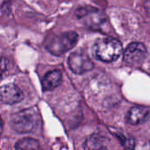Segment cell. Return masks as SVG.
Masks as SVG:
<instances>
[{
  "mask_svg": "<svg viewBox=\"0 0 150 150\" xmlns=\"http://www.w3.org/2000/svg\"><path fill=\"white\" fill-rule=\"evenodd\" d=\"M75 14L77 18L83 19L86 25H92L93 27L96 25H100L104 19V16L102 15V12L98 9L89 5L77 8Z\"/></svg>",
  "mask_w": 150,
  "mask_h": 150,
  "instance_id": "6",
  "label": "cell"
},
{
  "mask_svg": "<svg viewBox=\"0 0 150 150\" xmlns=\"http://www.w3.org/2000/svg\"><path fill=\"white\" fill-rule=\"evenodd\" d=\"M62 74L61 70L54 69L47 72L44 76L41 81L43 91H48L57 88L62 83Z\"/></svg>",
  "mask_w": 150,
  "mask_h": 150,
  "instance_id": "9",
  "label": "cell"
},
{
  "mask_svg": "<svg viewBox=\"0 0 150 150\" xmlns=\"http://www.w3.org/2000/svg\"><path fill=\"white\" fill-rule=\"evenodd\" d=\"M16 149H40V143L37 140L33 138H24L18 141L15 145Z\"/></svg>",
  "mask_w": 150,
  "mask_h": 150,
  "instance_id": "11",
  "label": "cell"
},
{
  "mask_svg": "<svg viewBox=\"0 0 150 150\" xmlns=\"http://www.w3.org/2000/svg\"><path fill=\"white\" fill-rule=\"evenodd\" d=\"M122 51V44L118 40L111 37L97 40L92 47L94 57L105 62H114L121 55Z\"/></svg>",
  "mask_w": 150,
  "mask_h": 150,
  "instance_id": "1",
  "label": "cell"
},
{
  "mask_svg": "<svg viewBox=\"0 0 150 150\" xmlns=\"http://www.w3.org/2000/svg\"><path fill=\"white\" fill-rule=\"evenodd\" d=\"M7 66H8L7 59L6 58H1L0 59V80L2 79L4 73L7 69Z\"/></svg>",
  "mask_w": 150,
  "mask_h": 150,
  "instance_id": "13",
  "label": "cell"
},
{
  "mask_svg": "<svg viewBox=\"0 0 150 150\" xmlns=\"http://www.w3.org/2000/svg\"><path fill=\"white\" fill-rule=\"evenodd\" d=\"M69 69L76 74L87 73L94 69V62L87 54L82 51H76L69 54L68 59Z\"/></svg>",
  "mask_w": 150,
  "mask_h": 150,
  "instance_id": "4",
  "label": "cell"
},
{
  "mask_svg": "<svg viewBox=\"0 0 150 150\" xmlns=\"http://www.w3.org/2000/svg\"><path fill=\"white\" fill-rule=\"evenodd\" d=\"M3 127H4V122H3L2 119L0 118V132L3 130Z\"/></svg>",
  "mask_w": 150,
  "mask_h": 150,
  "instance_id": "14",
  "label": "cell"
},
{
  "mask_svg": "<svg viewBox=\"0 0 150 150\" xmlns=\"http://www.w3.org/2000/svg\"><path fill=\"white\" fill-rule=\"evenodd\" d=\"M110 140L101 134H93L89 138L86 139L83 148L85 149H107Z\"/></svg>",
  "mask_w": 150,
  "mask_h": 150,
  "instance_id": "10",
  "label": "cell"
},
{
  "mask_svg": "<svg viewBox=\"0 0 150 150\" xmlns=\"http://www.w3.org/2000/svg\"><path fill=\"white\" fill-rule=\"evenodd\" d=\"M117 138L119 139V141L120 142V143L127 149H133L134 148V140L133 137H131L130 135H127L124 133H113Z\"/></svg>",
  "mask_w": 150,
  "mask_h": 150,
  "instance_id": "12",
  "label": "cell"
},
{
  "mask_svg": "<svg viewBox=\"0 0 150 150\" xmlns=\"http://www.w3.org/2000/svg\"><path fill=\"white\" fill-rule=\"evenodd\" d=\"M78 41V34L76 32H68L59 35H54L46 42V48L52 54L62 55L73 48Z\"/></svg>",
  "mask_w": 150,
  "mask_h": 150,
  "instance_id": "3",
  "label": "cell"
},
{
  "mask_svg": "<svg viewBox=\"0 0 150 150\" xmlns=\"http://www.w3.org/2000/svg\"><path fill=\"white\" fill-rule=\"evenodd\" d=\"M24 98L22 91L13 83L0 86V102L7 105H14Z\"/></svg>",
  "mask_w": 150,
  "mask_h": 150,
  "instance_id": "7",
  "label": "cell"
},
{
  "mask_svg": "<svg viewBox=\"0 0 150 150\" xmlns=\"http://www.w3.org/2000/svg\"><path fill=\"white\" fill-rule=\"evenodd\" d=\"M149 116V109L147 106H134L132 107L127 115V121L131 125H139L144 123Z\"/></svg>",
  "mask_w": 150,
  "mask_h": 150,
  "instance_id": "8",
  "label": "cell"
},
{
  "mask_svg": "<svg viewBox=\"0 0 150 150\" xmlns=\"http://www.w3.org/2000/svg\"><path fill=\"white\" fill-rule=\"evenodd\" d=\"M148 54L147 47L141 42L131 43L125 50L123 59L124 62L131 66L142 63Z\"/></svg>",
  "mask_w": 150,
  "mask_h": 150,
  "instance_id": "5",
  "label": "cell"
},
{
  "mask_svg": "<svg viewBox=\"0 0 150 150\" xmlns=\"http://www.w3.org/2000/svg\"><path fill=\"white\" fill-rule=\"evenodd\" d=\"M38 118L37 111L28 108L15 113L11 119V125L12 129L18 134L31 133L38 126Z\"/></svg>",
  "mask_w": 150,
  "mask_h": 150,
  "instance_id": "2",
  "label": "cell"
}]
</instances>
